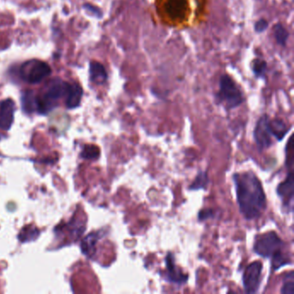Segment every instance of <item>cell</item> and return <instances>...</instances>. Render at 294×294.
I'll use <instances>...</instances> for the list:
<instances>
[{"label": "cell", "mask_w": 294, "mask_h": 294, "mask_svg": "<svg viewBox=\"0 0 294 294\" xmlns=\"http://www.w3.org/2000/svg\"><path fill=\"white\" fill-rule=\"evenodd\" d=\"M239 211L246 220L261 218L267 208V198L255 173H236L233 176Z\"/></svg>", "instance_id": "obj_1"}, {"label": "cell", "mask_w": 294, "mask_h": 294, "mask_svg": "<svg viewBox=\"0 0 294 294\" xmlns=\"http://www.w3.org/2000/svg\"><path fill=\"white\" fill-rule=\"evenodd\" d=\"M286 243L275 232L259 235L254 244L255 254L262 258H271L272 268L276 271L286 265L291 264L290 256L284 252Z\"/></svg>", "instance_id": "obj_2"}, {"label": "cell", "mask_w": 294, "mask_h": 294, "mask_svg": "<svg viewBox=\"0 0 294 294\" xmlns=\"http://www.w3.org/2000/svg\"><path fill=\"white\" fill-rule=\"evenodd\" d=\"M216 98L218 103L227 110L235 109L245 101L244 94L234 79L228 74H223L219 79V91Z\"/></svg>", "instance_id": "obj_3"}, {"label": "cell", "mask_w": 294, "mask_h": 294, "mask_svg": "<svg viewBox=\"0 0 294 294\" xmlns=\"http://www.w3.org/2000/svg\"><path fill=\"white\" fill-rule=\"evenodd\" d=\"M69 83L55 79L47 85L43 95L37 97V111L41 114H47L57 106L60 98L66 96Z\"/></svg>", "instance_id": "obj_4"}, {"label": "cell", "mask_w": 294, "mask_h": 294, "mask_svg": "<svg viewBox=\"0 0 294 294\" xmlns=\"http://www.w3.org/2000/svg\"><path fill=\"white\" fill-rule=\"evenodd\" d=\"M20 77L30 84H38L51 74L50 66L39 59H31L23 63L19 70Z\"/></svg>", "instance_id": "obj_5"}, {"label": "cell", "mask_w": 294, "mask_h": 294, "mask_svg": "<svg viewBox=\"0 0 294 294\" xmlns=\"http://www.w3.org/2000/svg\"><path fill=\"white\" fill-rule=\"evenodd\" d=\"M263 265L261 261H255L248 265L242 275V285L244 291L247 294H255L257 293L260 284H261V276L262 273Z\"/></svg>", "instance_id": "obj_6"}, {"label": "cell", "mask_w": 294, "mask_h": 294, "mask_svg": "<svg viewBox=\"0 0 294 294\" xmlns=\"http://www.w3.org/2000/svg\"><path fill=\"white\" fill-rule=\"evenodd\" d=\"M269 120L270 118L267 114L262 115L258 119L254 130V139L260 152L268 149L272 145V134L269 129Z\"/></svg>", "instance_id": "obj_7"}, {"label": "cell", "mask_w": 294, "mask_h": 294, "mask_svg": "<svg viewBox=\"0 0 294 294\" xmlns=\"http://www.w3.org/2000/svg\"><path fill=\"white\" fill-rule=\"evenodd\" d=\"M294 170L288 171L287 178L284 181L279 184L277 187V194L282 202L283 208L288 212L293 211L294 203Z\"/></svg>", "instance_id": "obj_8"}, {"label": "cell", "mask_w": 294, "mask_h": 294, "mask_svg": "<svg viewBox=\"0 0 294 294\" xmlns=\"http://www.w3.org/2000/svg\"><path fill=\"white\" fill-rule=\"evenodd\" d=\"M166 275L167 281L173 284L181 286L187 282L188 275H185L176 264V257L173 253H168L165 258Z\"/></svg>", "instance_id": "obj_9"}, {"label": "cell", "mask_w": 294, "mask_h": 294, "mask_svg": "<svg viewBox=\"0 0 294 294\" xmlns=\"http://www.w3.org/2000/svg\"><path fill=\"white\" fill-rule=\"evenodd\" d=\"M164 13L172 21H182L188 10L187 0H165L163 3Z\"/></svg>", "instance_id": "obj_10"}, {"label": "cell", "mask_w": 294, "mask_h": 294, "mask_svg": "<svg viewBox=\"0 0 294 294\" xmlns=\"http://www.w3.org/2000/svg\"><path fill=\"white\" fill-rule=\"evenodd\" d=\"M15 104L8 99L0 103V129L9 130L14 121Z\"/></svg>", "instance_id": "obj_11"}, {"label": "cell", "mask_w": 294, "mask_h": 294, "mask_svg": "<svg viewBox=\"0 0 294 294\" xmlns=\"http://www.w3.org/2000/svg\"><path fill=\"white\" fill-rule=\"evenodd\" d=\"M83 96V90L78 84H69L66 94V106L68 109H74L79 106Z\"/></svg>", "instance_id": "obj_12"}, {"label": "cell", "mask_w": 294, "mask_h": 294, "mask_svg": "<svg viewBox=\"0 0 294 294\" xmlns=\"http://www.w3.org/2000/svg\"><path fill=\"white\" fill-rule=\"evenodd\" d=\"M101 236H102L101 232H93L89 235H86L81 242V250L83 254L86 255L87 257H93L96 253L97 243Z\"/></svg>", "instance_id": "obj_13"}, {"label": "cell", "mask_w": 294, "mask_h": 294, "mask_svg": "<svg viewBox=\"0 0 294 294\" xmlns=\"http://www.w3.org/2000/svg\"><path fill=\"white\" fill-rule=\"evenodd\" d=\"M90 79L96 85H103L107 81L108 74L101 63L98 61L90 63Z\"/></svg>", "instance_id": "obj_14"}, {"label": "cell", "mask_w": 294, "mask_h": 294, "mask_svg": "<svg viewBox=\"0 0 294 294\" xmlns=\"http://www.w3.org/2000/svg\"><path fill=\"white\" fill-rule=\"evenodd\" d=\"M269 129L271 131L272 136H275L277 141L283 140L286 135L289 131L288 124L281 118H275L269 120Z\"/></svg>", "instance_id": "obj_15"}, {"label": "cell", "mask_w": 294, "mask_h": 294, "mask_svg": "<svg viewBox=\"0 0 294 294\" xmlns=\"http://www.w3.org/2000/svg\"><path fill=\"white\" fill-rule=\"evenodd\" d=\"M22 108L26 113H32L37 111V97L33 91H26L21 98Z\"/></svg>", "instance_id": "obj_16"}, {"label": "cell", "mask_w": 294, "mask_h": 294, "mask_svg": "<svg viewBox=\"0 0 294 294\" xmlns=\"http://www.w3.org/2000/svg\"><path fill=\"white\" fill-rule=\"evenodd\" d=\"M40 235V231L34 225H27L22 229L18 235V239L21 242L34 241Z\"/></svg>", "instance_id": "obj_17"}, {"label": "cell", "mask_w": 294, "mask_h": 294, "mask_svg": "<svg viewBox=\"0 0 294 294\" xmlns=\"http://www.w3.org/2000/svg\"><path fill=\"white\" fill-rule=\"evenodd\" d=\"M210 179L206 171H199L196 176L195 179L193 180L191 185L189 186V190L196 191V190H206L208 187Z\"/></svg>", "instance_id": "obj_18"}, {"label": "cell", "mask_w": 294, "mask_h": 294, "mask_svg": "<svg viewBox=\"0 0 294 294\" xmlns=\"http://www.w3.org/2000/svg\"><path fill=\"white\" fill-rule=\"evenodd\" d=\"M273 31L278 44H280L281 46H286L289 37V33L287 29L281 23H278L273 28Z\"/></svg>", "instance_id": "obj_19"}, {"label": "cell", "mask_w": 294, "mask_h": 294, "mask_svg": "<svg viewBox=\"0 0 294 294\" xmlns=\"http://www.w3.org/2000/svg\"><path fill=\"white\" fill-rule=\"evenodd\" d=\"M268 68L267 61L261 58H257L253 60L252 62V71L257 78H263L266 76Z\"/></svg>", "instance_id": "obj_20"}, {"label": "cell", "mask_w": 294, "mask_h": 294, "mask_svg": "<svg viewBox=\"0 0 294 294\" xmlns=\"http://www.w3.org/2000/svg\"><path fill=\"white\" fill-rule=\"evenodd\" d=\"M294 135L289 138L288 144L286 146V165L289 171L294 170Z\"/></svg>", "instance_id": "obj_21"}, {"label": "cell", "mask_w": 294, "mask_h": 294, "mask_svg": "<svg viewBox=\"0 0 294 294\" xmlns=\"http://www.w3.org/2000/svg\"><path fill=\"white\" fill-rule=\"evenodd\" d=\"M100 151L97 146L93 144L84 146L82 152L80 154L81 157L86 160H96L99 158Z\"/></svg>", "instance_id": "obj_22"}, {"label": "cell", "mask_w": 294, "mask_h": 294, "mask_svg": "<svg viewBox=\"0 0 294 294\" xmlns=\"http://www.w3.org/2000/svg\"><path fill=\"white\" fill-rule=\"evenodd\" d=\"M281 293L282 294H294V272L291 271L288 275H285L284 284L282 286Z\"/></svg>", "instance_id": "obj_23"}, {"label": "cell", "mask_w": 294, "mask_h": 294, "mask_svg": "<svg viewBox=\"0 0 294 294\" xmlns=\"http://www.w3.org/2000/svg\"><path fill=\"white\" fill-rule=\"evenodd\" d=\"M215 212L212 208L203 209L198 212V218L199 221H205L210 218H214Z\"/></svg>", "instance_id": "obj_24"}, {"label": "cell", "mask_w": 294, "mask_h": 294, "mask_svg": "<svg viewBox=\"0 0 294 294\" xmlns=\"http://www.w3.org/2000/svg\"><path fill=\"white\" fill-rule=\"evenodd\" d=\"M268 22L264 18L258 20L255 24V30L257 33H262L268 29Z\"/></svg>", "instance_id": "obj_25"}, {"label": "cell", "mask_w": 294, "mask_h": 294, "mask_svg": "<svg viewBox=\"0 0 294 294\" xmlns=\"http://www.w3.org/2000/svg\"><path fill=\"white\" fill-rule=\"evenodd\" d=\"M84 8H85L86 10H89L91 12H93L94 15L99 16V17H102V12H101V10H99V8H97V7L93 6V5H91L89 3H86V4L84 5Z\"/></svg>", "instance_id": "obj_26"}, {"label": "cell", "mask_w": 294, "mask_h": 294, "mask_svg": "<svg viewBox=\"0 0 294 294\" xmlns=\"http://www.w3.org/2000/svg\"><path fill=\"white\" fill-rule=\"evenodd\" d=\"M0 139H1V135H0Z\"/></svg>", "instance_id": "obj_27"}]
</instances>
